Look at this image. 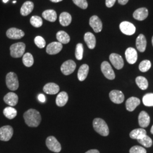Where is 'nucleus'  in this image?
<instances>
[{
    "instance_id": "39",
    "label": "nucleus",
    "mask_w": 153,
    "mask_h": 153,
    "mask_svg": "<svg viewBox=\"0 0 153 153\" xmlns=\"http://www.w3.org/2000/svg\"><path fill=\"white\" fill-rule=\"evenodd\" d=\"M74 4L82 9H87L88 3L86 0H73Z\"/></svg>"
},
{
    "instance_id": "42",
    "label": "nucleus",
    "mask_w": 153,
    "mask_h": 153,
    "mask_svg": "<svg viewBox=\"0 0 153 153\" xmlns=\"http://www.w3.org/2000/svg\"><path fill=\"white\" fill-rule=\"evenodd\" d=\"M38 99L41 102L44 103V102H45V96H44L43 94H39L38 96Z\"/></svg>"
},
{
    "instance_id": "33",
    "label": "nucleus",
    "mask_w": 153,
    "mask_h": 153,
    "mask_svg": "<svg viewBox=\"0 0 153 153\" xmlns=\"http://www.w3.org/2000/svg\"><path fill=\"white\" fill-rule=\"evenodd\" d=\"M142 102L146 106H153V93H148L145 95L142 99Z\"/></svg>"
},
{
    "instance_id": "32",
    "label": "nucleus",
    "mask_w": 153,
    "mask_h": 153,
    "mask_svg": "<svg viewBox=\"0 0 153 153\" xmlns=\"http://www.w3.org/2000/svg\"><path fill=\"white\" fill-rule=\"evenodd\" d=\"M22 61L23 64L26 66L31 67V66H33L34 62L33 55L30 53H26L24 54L23 56Z\"/></svg>"
},
{
    "instance_id": "4",
    "label": "nucleus",
    "mask_w": 153,
    "mask_h": 153,
    "mask_svg": "<svg viewBox=\"0 0 153 153\" xmlns=\"http://www.w3.org/2000/svg\"><path fill=\"white\" fill-rule=\"evenodd\" d=\"M6 83L11 91L16 90L19 87V81L16 74L13 72L9 73L6 76Z\"/></svg>"
},
{
    "instance_id": "34",
    "label": "nucleus",
    "mask_w": 153,
    "mask_h": 153,
    "mask_svg": "<svg viewBox=\"0 0 153 153\" xmlns=\"http://www.w3.org/2000/svg\"><path fill=\"white\" fill-rule=\"evenodd\" d=\"M30 23L35 27H40L43 25V20L40 16H35L31 18Z\"/></svg>"
},
{
    "instance_id": "9",
    "label": "nucleus",
    "mask_w": 153,
    "mask_h": 153,
    "mask_svg": "<svg viewBox=\"0 0 153 153\" xmlns=\"http://www.w3.org/2000/svg\"><path fill=\"white\" fill-rule=\"evenodd\" d=\"M121 31L126 35H133L136 32V27L131 22L124 21L120 25Z\"/></svg>"
},
{
    "instance_id": "24",
    "label": "nucleus",
    "mask_w": 153,
    "mask_h": 153,
    "mask_svg": "<svg viewBox=\"0 0 153 153\" xmlns=\"http://www.w3.org/2000/svg\"><path fill=\"white\" fill-rule=\"evenodd\" d=\"M146 131L143 128H138L133 130L130 133L129 136L132 139L140 140L146 136Z\"/></svg>"
},
{
    "instance_id": "13",
    "label": "nucleus",
    "mask_w": 153,
    "mask_h": 153,
    "mask_svg": "<svg viewBox=\"0 0 153 153\" xmlns=\"http://www.w3.org/2000/svg\"><path fill=\"white\" fill-rule=\"evenodd\" d=\"M109 98L116 104H120L124 100V95L119 90H112L109 93Z\"/></svg>"
},
{
    "instance_id": "1",
    "label": "nucleus",
    "mask_w": 153,
    "mask_h": 153,
    "mask_svg": "<svg viewBox=\"0 0 153 153\" xmlns=\"http://www.w3.org/2000/svg\"><path fill=\"white\" fill-rule=\"evenodd\" d=\"M23 117L28 126L37 127L40 124L42 117L40 113L36 109H30L25 112Z\"/></svg>"
},
{
    "instance_id": "2",
    "label": "nucleus",
    "mask_w": 153,
    "mask_h": 153,
    "mask_svg": "<svg viewBox=\"0 0 153 153\" xmlns=\"http://www.w3.org/2000/svg\"><path fill=\"white\" fill-rule=\"evenodd\" d=\"M93 127L95 131L103 136H107L109 134V128L105 121L100 119L96 118L93 120Z\"/></svg>"
},
{
    "instance_id": "37",
    "label": "nucleus",
    "mask_w": 153,
    "mask_h": 153,
    "mask_svg": "<svg viewBox=\"0 0 153 153\" xmlns=\"http://www.w3.org/2000/svg\"><path fill=\"white\" fill-rule=\"evenodd\" d=\"M83 46L81 43H78L76 44V48L75 55L76 57L78 60H81L83 58Z\"/></svg>"
},
{
    "instance_id": "43",
    "label": "nucleus",
    "mask_w": 153,
    "mask_h": 153,
    "mask_svg": "<svg viewBox=\"0 0 153 153\" xmlns=\"http://www.w3.org/2000/svg\"><path fill=\"white\" fill-rule=\"evenodd\" d=\"M128 1L129 0H118V2L121 5H126V4L128 3Z\"/></svg>"
},
{
    "instance_id": "15",
    "label": "nucleus",
    "mask_w": 153,
    "mask_h": 153,
    "mask_svg": "<svg viewBox=\"0 0 153 153\" xmlns=\"http://www.w3.org/2000/svg\"><path fill=\"white\" fill-rule=\"evenodd\" d=\"M126 61L130 64H134L137 60V52L136 50L132 48L129 47L126 50Z\"/></svg>"
},
{
    "instance_id": "16",
    "label": "nucleus",
    "mask_w": 153,
    "mask_h": 153,
    "mask_svg": "<svg viewBox=\"0 0 153 153\" xmlns=\"http://www.w3.org/2000/svg\"><path fill=\"white\" fill-rule=\"evenodd\" d=\"M150 121V116L145 111H141L138 116V123L142 128L148 127Z\"/></svg>"
},
{
    "instance_id": "46",
    "label": "nucleus",
    "mask_w": 153,
    "mask_h": 153,
    "mask_svg": "<svg viewBox=\"0 0 153 153\" xmlns=\"http://www.w3.org/2000/svg\"><path fill=\"white\" fill-rule=\"evenodd\" d=\"M3 1V2H4V3H7L8 1H9V0H2Z\"/></svg>"
},
{
    "instance_id": "10",
    "label": "nucleus",
    "mask_w": 153,
    "mask_h": 153,
    "mask_svg": "<svg viewBox=\"0 0 153 153\" xmlns=\"http://www.w3.org/2000/svg\"><path fill=\"white\" fill-rule=\"evenodd\" d=\"M89 24L95 33H100L102 30V22L98 16H93L90 18Z\"/></svg>"
},
{
    "instance_id": "29",
    "label": "nucleus",
    "mask_w": 153,
    "mask_h": 153,
    "mask_svg": "<svg viewBox=\"0 0 153 153\" xmlns=\"http://www.w3.org/2000/svg\"><path fill=\"white\" fill-rule=\"evenodd\" d=\"M56 38L61 44H68L71 40L69 35L64 31H60L57 33Z\"/></svg>"
},
{
    "instance_id": "3",
    "label": "nucleus",
    "mask_w": 153,
    "mask_h": 153,
    "mask_svg": "<svg viewBox=\"0 0 153 153\" xmlns=\"http://www.w3.org/2000/svg\"><path fill=\"white\" fill-rule=\"evenodd\" d=\"M26 49V45L22 42L11 45L10 47V55L14 58H19L23 56Z\"/></svg>"
},
{
    "instance_id": "21",
    "label": "nucleus",
    "mask_w": 153,
    "mask_h": 153,
    "mask_svg": "<svg viewBox=\"0 0 153 153\" xmlns=\"http://www.w3.org/2000/svg\"><path fill=\"white\" fill-rule=\"evenodd\" d=\"M84 40L87 44L88 48L93 49L96 45V38L94 34L88 32L84 35Z\"/></svg>"
},
{
    "instance_id": "36",
    "label": "nucleus",
    "mask_w": 153,
    "mask_h": 153,
    "mask_svg": "<svg viewBox=\"0 0 153 153\" xmlns=\"http://www.w3.org/2000/svg\"><path fill=\"white\" fill-rule=\"evenodd\" d=\"M152 64L151 62L148 60L142 61L139 65V69L142 72L148 71L151 68Z\"/></svg>"
},
{
    "instance_id": "20",
    "label": "nucleus",
    "mask_w": 153,
    "mask_h": 153,
    "mask_svg": "<svg viewBox=\"0 0 153 153\" xmlns=\"http://www.w3.org/2000/svg\"><path fill=\"white\" fill-rule=\"evenodd\" d=\"M60 90V88L59 85L56 84L55 83H47L43 88V91L44 93L50 94V95H54L59 93Z\"/></svg>"
},
{
    "instance_id": "8",
    "label": "nucleus",
    "mask_w": 153,
    "mask_h": 153,
    "mask_svg": "<svg viewBox=\"0 0 153 153\" xmlns=\"http://www.w3.org/2000/svg\"><path fill=\"white\" fill-rule=\"evenodd\" d=\"M13 135V129L11 126H4L0 128V140L8 141Z\"/></svg>"
},
{
    "instance_id": "11",
    "label": "nucleus",
    "mask_w": 153,
    "mask_h": 153,
    "mask_svg": "<svg viewBox=\"0 0 153 153\" xmlns=\"http://www.w3.org/2000/svg\"><path fill=\"white\" fill-rule=\"evenodd\" d=\"M109 60L116 69L119 70L124 66V60L120 55L112 53L109 56Z\"/></svg>"
},
{
    "instance_id": "40",
    "label": "nucleus",
    "mask_w": 153,
    "mask_h": 153,
    "mask_svg": "<svg viewBox=\"0 0 153 153\" xmlns=\"http://www.w3.org/2000/svg\"><path fill=\"white\" fill-rule=\"evenodd\" d=\"M130 153H146L145 149L140 146H134L130 149Z\"/></svg>"
},
{
    "instance_id": "47",
    "label": "nucleus",
    "mask_w": 153,
    "mask_h": 153,
    "mask_svg": "<svg viewBox=\"0 0 153 153\" xmlns=\"http://www.w3.org/2000/svg\"><path fill=\"white\" fill-rule=\"evenodd\" d=\"M151 133L153 134V126H152V127L151 128Z\"/></svg>"
},
{
    "instance_id": "38",
    "label": "nucleus",
    "mask_w": 153,
    "mask_h": 153,
    "mask_svg": "<svg viewBox=\"0 0 153 153\" xmlns=\"http://www.w3.org/2000/svg\"><path fill=\"white\" fill-rule=\"evenodd\" d=\"M34 42L36 45L39 48H43L45 47L46 44V42L44 39L40 36H36L34 39Z\"/></svg>"
},
{
    "instance_id": "5",
    "label": "nucleus",
    "mask_w": 153,
    "mask_h": 153,
    "mask_svg": "<svg viewBox=\"0 0 153 153\" xmlns=\"http://www.w3.org/2000/svg\"><path fill=\"white\" fill-rule=\"evenodd\" d=\"M46 145L49 150L55 153H59L61 150L60 143L53 136H49L46 140Z\"/></svg>"
},
{
    "instance_id": "23",
    "label": "nucleus",
    "mask_w": 153,
    "mask_h": 153,
    "mask_svg": "<svg viewBox=\"0 0 153 153\" xmlns=\"http://www.w3.org/2000/svg\"><path fill=\"white\" fill-rule=\"evenodd\" d=\"M34 8V4L31 1H26L25 2L21 8V14L23 16H27L29 15Z\"/></svg>"
},
{
    "instance_id": "27",
    "label": "nucleus",
    "mask_w": 153,
    "mask_h": 153,
    "mask_svg": "<svg viewBox=\"0 0 153 153\" xmlns=\"http://www.w3.org/2000/svg\"><path fill=\"white\" fill-rule=\"evenodd\" d=\"M71 15L67 13V12H63L62 13L59 17L60 23L62 26H69L71 22Z\"/></svg>"
},
{
    "instance_id": "14",
    "label": "nucleus",
    "mask_w": 153,
    "mask_h": 153,
    "mask_svg": "<svg viewBox=\"0 0 153 153\" xmlns=\"http://www.w3.org/2000/svg\"><path fill=\"white\" fill-rule=\"evenodd\" d=\"M62 49V45L60 42H52L48 44L46 48V52L51 55L59 53Z\"/></svg>"
},
{
    "instance_id": "25",
    "label": "nucleus",
    "mask_w": 153,
    "mask_h": 153,
    "mask_svg": "<svg viewBox=\"0 0 153 153\" xmlns=\"http://www.w3.org/2000/svg\"><path fill=\"white\" fill-rule=\"evenodd\" d=\"M89 66L87 64H83L80 66L78 71V78L80 81H83L88 76Z\"/></svg>"
},
{
    "instance_id": "6",
    "label": "nucleus",
    "mask_w": 153,
    "mask_h": 153,
    "mask_svg": "<svg viewBox=\"0 0 153 153\" xmlns=\"http://www.w3.org/2000/svg\"><path fill=\"white\" fill-rule=\"evenodd\" d=\"M76 68V64L74 61L69 60L66 61L61 66V71L66 76L73 73Z\"/></svg>"
},
{
    "instance_id": "41",
    "label": "nucleus",
    "mask_w": 153,
    "mask_h": 153,
    "mask_svg": "<svg viewBox=\"0 0 153 153\" xmlns=\"http://www.w3.org/2000/svg\"><path fill=\"white\" fill-rule=\"evenodd\" d=\"M116 0H105V5L108 7H111L114 5Z\"/></svg>"
},
{
    "instance_id": "7",
    "label": "nucleus",
    "mask_w": 153,
    "mask_h": 153,
    "mask_svg": "<svg viewBox=\"0 0 153 153\" xmlns=\"http://www.w3.org/2000/svg\"><path fill=\"white\" fill-rule=\"evenodd\" d=\"M101 71L107 79L112 80L115 78V73L111 65L107 61H103L101 64Z\"/></svg>"
},
{
    "instance_id": "45",
    "label": "nucleus",
    "mask_w": 153,
    "mask_h": 153,
    "mask_svg": "<svg viewBox=\"0 0 153 153\" xmlns=\"http://www.w3.org/2000/svg\"><path fill=\"white\" fill-rule=\"evenodd\" d=\"M51 2H55V3H57V2H61V1H62V0H50Z\"/></svg>"
},
{
    "instance_id": "22",
    "label": "nucleus",
    "mask_w": 153,
    "mask_h": 153,
    "mask_svg": "<svg viewBox=\"0 0 153 153\" xmlns=\"http://www.w3.org/2000/svg\"><path fill=\"white\" fill-rule=\"evenodd\" d=\"M147 42L145 36L143 34H140L136 39V47L137 49L141 52H143L145 51L146 48Z\"/></svg>"
},
{
    "instance_id": "19",
    "label": "nucleus",
    "mask_w": 153,
    "mask_h": 153,
    "mask_svg": "<svg viewBox=\"0 0 153 153\" xmlns=\"http://www.w3.org/2000/svg\"><path fill=\"white\" fill-rule=\"evenodd\" d=\"M149 11L145 7H141L137 9L133 13V17L138 21H143L148 16Z\"/></svg>"
},
{
    "instance_id": "18",
    "label": "nucleus",
    "mask_w": 153,
    "mask_h": 153,
    "mask_svg": "<svg viewBox=\"0 0 153 153\" xmlns=\"http://www.w3.org/2000/svg\"><path fill=\"white\" fill-rule=\"evenodd\" d=\"M4 102L6 103L11 107L15 106L18 103V97L16 94L10 92L7 93L4 98Z\"/></svg>"
},
{
    "instance_id": "49",
    "label": "nucleus",
    "mask_w": 153,
    "mask_h": 153,
    "mask_svg": "<svg viewBox=\"0 0 153 153\" xmlns=\"http://www.w3.org/2000/svg\"><path fill=\"white\" fill-rule=\"evenodd\" d=\"M152 44H153V38H152Z\"/></svg>"
},
{
    "instance_id": "30",
    "label": "nucleus",
    "mask_w": 153,
    "mask_h": 153,
    "mask_svg": "<svg viewBox=\"0 0 153 153\" xmlns=\"http://www.w3.org/2000/svg\"><path fill=\"white\" fill-rule=\"evenodd\" d=\"M3 113L6 117H7L9 119H13L14 117H16L17 115L16 109L13 108L12 107H6L4 109Z\"/></svg>"
},
{
    "instance_id": "28",
    "label": "nucleus",
    "mask_w": 153,
    "mask_h": 153,
    "mask_svg": "<svg viewBox=\"0 0 153 153\" xmlns=\"http://www.w3.org/2000/svg\"><path fill=\"white\" fill-rule=\"evenodd\" d=\"M42 16L44 19L51 22H54L57 19V13L54 10H47L43 11Z\"/></svg>"
},
{
    "instance_id": "48",
    "label": "nucleus",
    "mask_w": 153,
    "mask_h": 153,
    "mask_svg": "<svg viewBox=\"0 0 153 153\" xmlns=\"http://www.w3.org/2000/svg\"><path fill=\"white\" fill-rule=\"evenodd\" d=\"M16 1H13V4H16Z\"/></svg>"
},
{
    "instance_id": "17",
    "label": "nucleus",
    "mask_w": 153,
    "mask_h": 153,
    "mask_svg": "<svg viewBox=\"0 0 153 153\" xmlns=\"http://www.w3.org/2000/svg\"><path fill=\"white\" fill-rule=\"evenodd\" d=\"M140 104V100L136 97H131L126 101V108L130 112L133 111L138 105Z\"/></svg>"
},
{
    "instance_id": "12",
    "label": "nucleus",
    "mask_w": 153,
    "mask_h": 153,
    "mask_svg": "<svg viewBox=\"0 0 153 153\" xmlns=\"http://www.w3.org/2000/svg\"><path fill=\"white\" fill-rule=\"evenodd\" d=\"M6 36L11 39H20L25 36V33L16 28H10L6 31Z\"/></svg>"
},
{
    "instance_id": "44",
    "label": "nucleus",
    "mask_w": 153,
    "mask_h": 153,
    "mask_svg": "<svg viewBox=\"0 0 153 153\" xmlns=\"http://www.w3.org/2000/svg\"><path fill=\"white\" fill-rule=\"evenodd\" d=\"M85 153H100L98 150H96V149H91V150H90L88 152H86Z\"/></svg>"
},
{
    "instance_id": "35",
    "label": "nucleus",
    "mask_w": 153,
    "mask_h": 153,
    "mask_svg": "<svg viewBox=\"0 0 153 153\" xmlns=\"http://www.w3.org/2000/svg\"><path fill=\"white\" fill-rule=\"evenodd\" d=\"M137 141L140 144H141L146 148H150L153 145L152 140L151 139L150 137H149L147 135L140 140H138Z\"/></svg>"
},
{
    "instance_id": "26",
    "label": "nucleus",
    "mask_w": 153,
    "mask_h": 153,
    "mask_svg": "<svg viewBox=\"0 0 153 153\" xmlns=\"http://www.w3.org/2000/svg\"><path fill=\"white\" fill-rule=\"evenodd\" d=\"M68 100V94L62 91L57 96L56 99V103L59 107H63L64 106Z\"/></svg>"
},
{
    "instance_id": "31",
    "label": "nucleus",
    "mask_w": 153,
    "mask_h": 153,
    "mask_svg": "<svg viewBox=\"0 0 153 153\" xmlns=\"http://www.w3.org/2000/svg\"><path fill=\"white\" fill-rule=\"evenodd\" d=\"M137 86L141 90H145L148 88V81L147 79L142 76H137L136 79Z\"/></svg>"
}]
</instances>
